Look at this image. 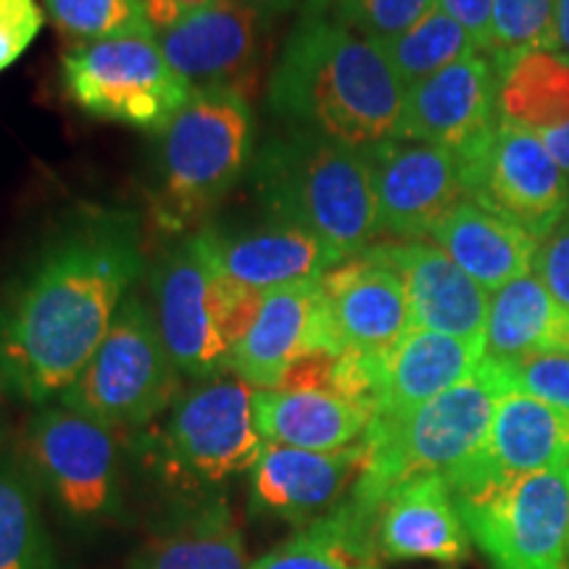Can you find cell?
I'll return each mask as SVG.
<instances>
[{"label": "cell", "instance_id": "d6a6232c", "mask_svg": "<svg viewBox=\"0 0 569 569\" xmlns=\"http://www.w3.org/2000/svg\"><path fill=\"white\" fill-rule=\"evenodd\" d=\"M248 569H377V561L348 546L327 519H317Z\"/></svg>", "mask_w": 569, "mask_h": 569}, {"label": "cell", "instance_id": "7a4b0ae2", "mask_svg": "<svg viewBox=\"0 0 569 569\" xmlns=\"http://www.w3.org/2000/svg\"><path fill=\"white\" fill-rule=\"evenodd\" d=\"M407 88L380 42L317 13L284 40L267 88V106L288 130L369 151L401 134Z\"/></svg>", "mask_w": 569, "mask_h": 569}, {"label": "cell", "instance_id": "60d3db41", "mask_svg": "<svg viewBox=\"0 0 569 569\" xmlns=\"http://www.w3.org/2000/svg\"><path fill=\"white\" fill-rule=\"evenodd\" d=\"M234 3H243L248 9H253L256 13H261V17H280V13L296 9L298 3H303V0H234Z\"/></svg>", "mask_w": 569, "mask_h": 569}, {"label": "cell", "instance_id": "44dd1931", "mask_svg": "<svg viewBox=\"0 0 569 569\" xmlns=\"http://www.w3.org/2000/svg\"><path fill=\"white\" fill-rule=\"evenodd\" d=\"M322 290L340 351L390 356L411 330L403 280L369 253L332 267Z\"/></svg>", "mask_w": 569, "mask_h": 569}, {"label": "cell", "instance_id": "1f68e13d", "mask_svg": "<svg viewBox=\"0 0 569 569\" xmlns=\"http://www.w3.org/2000/svg\"><path fill=\"white\" fill-rule=\"evenodd\" d=\"M438 6V0H303L306 13H317L375 42L393 40Z\"/></svg>", "mask_w": 569, "mask_h": 569}, {"label": "cell", "instance_id": "f546056e", "mask_svg": "<svg viewBox=\"0 0 569 569\" xmlns=\"http://www.w3.org/2000/svg\"><path fill=\"white\" fill-rule=\"evenodd\" d=\"M380 48L407 90L411 84L438 74L440 69L451 67L453 61L465 59L469 53H480L465 27L448 17L440 6H436L422 21H417L411 30L380 42Z\"/></svg>", "mask_w": 569, "mask_h": 569}, {"label": "cell", "instance_id": "4fadbf2b", "mask_svg": "<svg viewBox=\"0 0 569 569\" xmlns=\"http://www.w3.org/2000/svg\"><path fill=\"white\" fill-rule=\"evenodd\" d=\"M557 467H569V415L511 388L498 398L486 443L443 478L461 503Z\"/></svg>", "mask_w": 569, "mask_h": 569}, {"label": "cell", "instance_id": "4316f807", "mask_svg": "<svg viewBox=\"0 0 569 569\" xmlns=\"http://www.w3.org/2000/svg\"><path fill=\"white\" fill-rule=\"evenodd\" d=\"M569 351V309L538 274H525L490 296L486 356L515 361L532 353Z\"/></svg>", "mask_w": 569, "mask_h": 569}, {"label": "cell", "instance_id": "277c9868", "mask_svg": "<svg viewBox=\"0 0 569 569\" xmlns=\"http://www.w3.org/2000/svg\"><path fill=\"white\" fill-rule=\"evenodd\" d=\"M509 386L501 361L482 359L478 369L446 393L396 422L369 425L367 459L343 507L375 530L377 509L407 480L448 475L486 443L498 398Z\"/></svg>", "mask_w": 569, "mask_h": 569}, {"label": "cell", "instance_id": "e575fe53", "mask_svg": "<svg viewBox=\"0 0 569 569\" xmlns=\"http://www.w3.org/2000/svg\"><path fill=\"white\" fill-rule=\"evenodd\" d=\"M509 386L536 396L569 415V351L532 353L515 361H501Z\"/></svg>", "mask_w": 569, "mask_h": 569}, {"label": "cell", "instance_id": "484cf974", "mask_svg": "<svg viewBox=\"0 0 569 569\" xmlns=\"http://www.w3.org/2000/svg\"><path fill=\"white\" fill-rule=\"evenodd\" d=\"M430 238L488 293L530 274L540 246L530 230L472 201L457 206Z\"/></svg>", "mask_w": 569, "mask_h": 569}, {"label": "cell", "instance_id": "f1b7e54d", "mask_svg": "<svg viewBox=\"0 0 569 569\" xmlns=\"http://www.w3.org/2000/svg\"><path fill=\"white\" fill-rule=\"evenodd\" d=\"M40 496L24 459L0 457V569H59Z\"/></svg>", "mask_w": 569, "mask_h": 569}, {"label": "cell", "instance_id": "e0dca14e", "mask_svg": "<svg viewBox=\"0 0 569 569\" xmlns=\"http://www.w3.org/2000/svg\"><path fill=\"white\" fill-rule=\"evenodd\" d=\"M498 77L486 53H469L438 74L411 84L403 101L401 134L465 153L498 127Z\"/></svg>", "mask_w": 569, "mask_h": 569}, {"label": "cell", "instance_id": "cb8c5ba5", "mask_svg": "<svg viewBox=\"0 0 569 569\" xmlns=\"http://www.w3.org/2000/svg\"><path fill=\"white\" fill-rule=\"evenodd\" d=\"M246 540L224 493L177 501L130 569H248Z\"/></svg>", "mask_w": 569, "mask_h": 569}, {"label": "cell", "instance_id": "836d02e7", "mask_svg": "<svg viewBox=\"0 0 569 569\" xmlns=\"http://www.w3.org/2000/svg\"><path fill=\"white\" fill-rule=\"evenodd\" d=\"M557 0H493V42L490 61H503L522 51H557L553 40Z\"/></svg>", "mask_w": 569, "mask_h": 569}, {"label": "cell", "instance_id": "5bb4252c", "mask_svg": "<svg viewBox=\"0 0 569 569\" xmlns=\"http://www.w3.org/2000/svg\"><path fill=\"white\" fill-rule=\"evenodd\" d=\"M380 232L419 240L469 201L459 156L430 142L393 138L369 148Z\"/></svg>", "mask_w": 569, "mask_h": 569}, {"label": "cell", "instance_id": "8fae6325", "mask_svg": "<svg viewBox=\"0 0 569 569\" xmlns=\"http://www.w3.org/2000/svg\"><path fill=\"white\" fill-rule=\"evenodd\" d=\"M469 201L543 238L569 213V177L536 132L501 124L459 153Z\"/></svg>", "mask_w": 569, "mask_h": 569}, {"label": "cell", "instance_id": "7c38bea8", "mask_svg": "<svg viewBox=\"0 0 569 569\" xmlns=\"http://www.w3.org/2000/svg\"><path fill=\"white\" fill-rule=\"evenodd\" d=\"M151 288L161 340L182 377L198 382L227 372L232 343L222 325L217 269L196 234L161 256Z\"/></svg>", "mask_w": 569, "mask_h": 569}, {"label": "cell", "instance_id": "7402d4cb", "mask_svg": "<svg viewBox=\"0 0 569 569\" xmlns=\"http://www.w3.org/2000/svg\"><path fill=\"white\" fill-rule=\"evenodd\" d=\"M469 536L443 475H422L390 493L375 517L380 559H432L457 565L469 557Z\"/></svg>", "mask_w": 569, "mask_h": 569}, {"label": "cell", "instance_id": "d4e9b609", "mask_svg": "<svg viewBox=\"0 0 569 569\" xmlns=\"http://www.w3.org/2000/svg\"><path fill=\"white\" fill-rule=\"evenodd\" d=\"M256 430L264 443L340 451L359 443L372 425V409L330 390H256Z\"/></svg>", "mask_w": 569, "mask_h": 569}, {"label": "cell", "instance_id": "d590c367", "mask_svg": "<svg viewBox=\"0 0 569 569\" xmlns=\"http://www.w3.org/2000/svg\"><path fill=\"white\" fill-rule=\"evenodd\" d=\"M46 17L38 0H0V74L30 51Z\"/></svg>", "mask_w": 569, "mask_h": 569}, {"label": "cell", "instance_id": "ac0fdd59", "mask_svg": "<svg viewBox=\"0 0 569 569\" xmlns=\"http://www.w3.org/2000/svg\"><path fill=\"white\" fill-rule=\"evenodd\" d=\"M211 264L230 280L251 290L317 282L343 259L303 227L272 219L248 230H222L203 224L193 232Z\"/></svg>", "mask_w": 569, "mask_h": 569}, {"label": "cell", "instance_id": "74e56055", "mask_svg": "<svg viewBox=\"0 0 569 569\" xmlns=\"http://www.w3.org/2000/svg\"><path fill=\"white\" fill-rule=\"evenodd\" d=\"M453 21L469 32L480 53H490V42H493V0H438Z\"/></svg>", "mask_w": 569, "mask_h": 569}, {"label": "cell", "instance_id": "d6986e66", "mask_svg": "<svg viewBox=\"0 0 569 569\" xmlns=\"http://www.w3.org/2000/svg\"><path fill=\"white\" fill-rule=\"evenodd\" d=\"M365 253L398 272L407 288L411 327L465 340H486L490 293L438 246L401 240L369 246Z\"/></svg>", "mask_w": 569, "mask_h": 569}, {"label": "cell", "instance_id": "6da1fadb", "mask_svg": "<svg viewBox=\"0 0 569 569\" xmlns=\"http://www.w3.org/2000/svg\"><path fill=\"white\" fill-rule=\"evenodd\" d=\"M146 267L134 211L84 206L0 293V386L27 403L61 398Z\"/></svg>", "mask_w": 569, "mask_h": 569}, {"label": "cell", "instance_id": "9a60e30c", "mask_svg": "<svg viewBox=\"0 0 569 569\" xmlns=\"http://www.w3.org/2000/svg\"><path fill=\"white\" fill-rule=\"evenodd\" d=\"M319 351L340 353L322 280L284 284L264 293L259 317L234 346L227 372L256 390H272L280 388L290 365Z\"/></svg>", "mask_w": 569, "mask_h": 569}, {"label": "cell", "instance_id": "b9f144b4", "mask_svg": "<svg viewBox=\"0 0 569 569\" xmlns=\"http://www.w3.org/2000/svg\"><path fill=\"white\" fill-rule=\"evenodd\" d=\"M557 51L569 53V0H557V24H553Z\"/></svg>", "mask_w": 569, "mask_h": 569}, {"label": "cell", "instance_id": "52a82bcc", "mask_svg": "<svg viewBox=\"0 0 569 569\" xmlns=\"http://www.w3.org/2000/svg\"><path fill=\"white\" fill-rule=\"evenodd\" d=\"M182 396V372L163 346L146 301L127 296L92 353L59 401L111 430L151 425Z\"/></svg>", "mask_w": 569, "mask_h": 569}, {"label": "cell", "instance_id": "8992f818", "mask_svg": "<svg viewBox=\"0 0 569 569\" xmlns=\"http://www.w3.org/2000/svg\"><path fill=\"white\" fill-rule=\"evenodd\" d=\"M253 393L256 388L238 375L222 372L198 380L169 409L156 465L180 501L219 496L230 480L251 475L264 448L256 430Z\"/></svg>", "mask_w": 569, "mask_h": 569}, {"label": "cell", "instance_id": "ab89813d", "mask_svg": "<svg viewBox=\"0 0 569 569\" xmlns=\"http://www.w3.org/2000/svg\"><path fill=\"white\" fill-rule=\"evenodd\" d=\"M538 138L546 146L551 159L557 161V167L569 177V122L551 127L546 132H538Z\"/></svg>", "mask_w": 569, "mask_h": 569}, {"label": "cell", "instance_id": "5b68a950", "mask_svg": "<svg viewBox=\"0 0 569 569\" xmlns=\"http://www.w3.org/2000/svg\"><path fill=\"white\" fill-rule=\"evenodd\" d=\"M253 109L243 88H196L161 132L156 213L169 230L201 222L253 161Z\"/></svg>", "mask_w": 569, "mask_h": 569}, {"label": "cell", "instance_id": "83f0119b", "mask_svg": "<svg viewBox=\"0 0 569 569\" xmlns=\"http://www.w3.org/2000/svg\"><path fill=\"white\" fill-rule=\"evenodd\" d=\"M490 63L498 77V122L536 134L569 122V56L536 48Z\"/></svg>", "mask_w": 569, "mask_h": 569}, {"label": "cell", "instance_id": "30bf717a", "mask_svg": "<svg viewBox=\"0 0 569 569\" xmlns=\"http://www.w3.org/2000/svg\"><path fill=\"white\" fill-rule=\"evenodd\" d=\"M493 569H569V467L457 503Z\"/></svg>", "mask_w": 569, "mask_h": 569}, {"label": "cell", "instance_id": "7bdbcfd3", "mask_svg": "<svg viewBox=\"0 0 569 569\" xmlns=\"http://www.w3.org/2000/svg\"><path fill=\"white\" fill-rule=\"evenodd\" d=\"M6 438H9V430H6V419H3V415H0V448H3Z\"/></svg>", "mask_w": 569, "mask_h": 569}, {"label": "cell", "instance_id": "8d00e7d4", "mask_svg": "<svg viewBox=\"0 0 569 569\" xmlns=\"http://www.w3.org/2000/svg\"><path fill=\"white\" fill-rule=\"evenodd\" d=\"M536 269L549 293L569 309V213L540 238Z\"/></svg>", "mask_w": 569, "mask_h": 569}, {"label": "cell", "instance_id": "3957f363", "mask_svg": "<svg viewBox=\"0 0 569 569\" xmlns=\"http://www.w3.org/2000/svg\"><path fill=\"white\" fill-rule=\"evenodd\" d=\"M253 188L269 217L317 234L343 261L365 253L380 232L367 153L322 134L269 138L253 156Z\"/></svg>", "mask_w": 569, "mask_h": 569}, {"label": "cell", "instance_id": "4dcf8cb0", "mask_svg": "<svg viewBox=\"0 0 569 569\" xmlns=\"http://www.w3.org/2000/svg\"><path fill=\"white\" fill-rule=\"evenodd\" d=\"M42 9L71 42L156 38L142 0H42Z\"/></svg>", "mask_w": 569, "mask_h": 569}, {"label": "cell", "instance_id": "f35d334b", "mask_svg": "<svg viewBox=\"0 0 569 569\" xmlns=\"http://www.w3.org/2000/svg\"><path fill=\"white\" fill-rule=\"evenodd\" d=\"M146 3V17L151 21L153 32L159 34L163 30L180 21L184 13L203 9V6L217 3V0H142Z\"/></svg>", "mask_w": 569, "mask_h": 569}, {"label": "cell", "instance_id": "ba28073f", "mask_svg": "<svg viewBox=\"0 0 569 569\" xmlns=\"http://www.w3.org/2000/svg\"><path fill=\"white\" fill-rule=\"evenodd\" d=\"M24 465L74 528L98 530L124 511L117 430L69 407H46L24 432Z\"/></svg>", "mask_w": 569, "mask_h": 569}, {"label": "cell", "instance_id": "2e32d148", "mask_svg": "<svg viewBox=\"0 0 569 569\" xmlns=\"http://www.w3.org/2000/svg\"><path fill=\"white\" fill-rule=\"evenodd\" d=\"M365 440L340 451L264 443L251 469L253 515L309 528L346 501L365 469Z\"/></svg>", "mask_w": 569, "mask_h": 569}, {"label": "cell", "instance_id": "603a6c76", "mask_svg": "<svg viewBox=\"0 0 569 569\" xmlns=\"http://www.w3.org/2000/svg\"><path fill=\"white\" fill-rule=\"evenodd\" d=\"M486 359V340H465L411 327L390 351L377 398L375 422H396L446 393Z\"/></svg>", "mask_w": 569, "mask_h": 569}, {"label": "cell", "instance_id": "ffe728a7", "mask_svg": "<svg viewBox=\"0 0 569 569\" xmlns=\"http://www.w3.org/2000/svg\"><path fill=\"white\" fill-rule=\"evenodd\" d=\"M261 21L264 17L234 0H217L184 13L169 30L156 34L169 67L190 88L232 84L243 88L261 46Z\"/></svg>", "mask_w": 569, "mask_h": 569}, {"label": "cell", "instance_id": "9c48e42d", "mask_svg": "<svg viewBox=\"0 0 569 569\" xmlns=\"http://www.w3.org/2000/svg\"><path fill=\"white\" fill-rule=\"evenodd\" d=\"M61 80L69 101L90 117L156 134L193 96L153 34L74 42L61 59Z\"/></svg>", "mask_w": 569, "mask_h": 569}]
</instances>
